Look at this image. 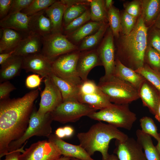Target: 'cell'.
<instances>
[{
  "label": "cell",
  "mask_w": 160,
  "mask_h": 160,
  "mask_svg": "<svg viewBox=\"0 0 160 160\" xmlns=\"http://www.w3.org/2000/svg\"><path fill=\"white\" fill-rule=\"evenodd\" d=\"M109 27L108 22H103L100 28L96 32L82 40L78 47V50L82 52L93 49L100 43Z\"/></svg>",
  "instance_id": "obj_29"
},
{
  "label": "cell",
  "mask_w": 160,
  "mask_h": 160,
  "mask_svg": "<svg viewBox=\"0 0 160 160\" xmlns=\"http://www.w3.org/2000/svg\"><path fill=\"white\" fill-rule=\"evenodd\" d=\"M147 46L155 49L160 53V29L154 25L148 29Z\"/></svg>",
  "instance_id": "obj_40"
},
{
  "label": "cell",
  "mask_w": 160,
  "mask_h": 160,
  "mask_svg": "<svg viewBox=\"0 0 160 160\" xmlns=\"http://www.w3.org/2000/svg\"><path fill=\"white\" fill-rule=\"evenodd\" d=\"M159 139L157 141L158 143L157 145L156 146V147L160 156V132L159 133Z\"/></svg>",
  "instance_id": "obj_54"
},
{
  "label": "cell",
  "mask_w": 160,
  "mask_h": 160,
  "mask_svg": "<svg viewBox=\"0 0 160 160\" xmlns=\"http://www.w3.org/2000/svg\"><path fill=\"white\" fill-rule=\"evenodd\" d=\"M135 71L142 76L160 92V72L151 69L145 64Z\"/></svg>",
  "instance_id": "obj_34"
},
{
  "label": "cell",
  "mask_w": 160,
  "mask_h": 160,
  "mask_svg": "<svg viewBox=\"0 0 160 160\" xmlns=\"http://www.w3.org/2000/svg\"><path fill=\"white\" fill-rule=\"evenodd\" d=\"M79 145L91 156L96 151L100 153L102 160L105 159L108 153L110 141L115 139L120 142L125 140L128 136L118 128L100 121L92 125L86 132L77 135Z\"/></svg>",
  "instance_id": "obj_3"
},
{
  "label": "cell",
  "mask_w": 160,
  "mask_h": 160,
  "mask_svg": "<svg viewBox=\"0 0 160 160\" xmlns=\"http://www.w3.org/2000/svg\"><path fill=\"white\" fill-rule=\"evenodd\" d=\"M103 22L91 21L87 22L72 32L65 35L67 38L78 42L96 32Z\"/></svg>",
  "instance_id": "obj_30"
},
{
  "label": "cell",
  "mask_w": 160,
  "mask_h": 160,
  "mask_svg": "<svg viewBox=\"0 0 160 160\" xmlns=\"http://www.w3.org/2000/svg\"><path fill=\"white\" fill-rule=\"evenodd\" d=\"M55 134L59 138L62 139L65 137V131L63 127H59L55 131Z\"/></svg>",
  "instance_id": "obj_50"
},
{
  "label": "cell",
  "mask_w": 160,
  "mask_h": 160,
  "mask_svg": "<svg viewBox=\"0 0 160 160\" xmlns=\"http://www.w3.org/2000/svg\"><path fill=\"white\" fill-rule=\"evenodd\" d=\"M60 91L63 101L77 100L78 86L57 76L52 73L49 76Z\"/></svg>",
  "instance_id": "obj_28"
},
{
  "label": "cell",
  "mask_w": 160,
  "mask_h": 160,
  "mask_svg": "<svg viewBox=\"0 0 160 160\" xmlns=\"http://www.w3.org/2000/svg\"><path fill=\"white\" fill-rule=\"evenodd\" d=\"M154 25L155 26L160 29V14Z\"/></svg>",
  "instance_id": "obj_55"
},
{
  "label": "cell",
  "mask_w": 160,
  "mask_h": 160,
  "mask_svg": "<svg viewBox=\"0 0 160 160\" xmlns=\"http://www.w3.org/2000/svg\"><path fill=\"white\" fill-rule=\"evenodd\" d=\"M57 146L49 140L39 141L21 153L19 160H58L61 156Z\"/></svg>",
  "instance_id": "obj_11"
},
{
  "label": "cell",
  "mask_w": 160,
  "mask_h": 160,
  "mask_svg": "<svg viewBox=\"0 0 160 160\" xmlns=\"http://www.w3.org/2000/svg\"><path fill=\"white\" fill-rule=\"evenodd\" d=\"M121 32L123 35L129 34L133 29L138 18L132 16L124 9L120 11Z\"/></svg>",
  "instance_id": "obj_37"
},
{
  "label": "cell",
  "mask_w": 160,
  "mask_h": 160,
  "mask_svg": "<svg viewBox=\"0 0 160 160\" xmlns=\"http://www.w3.org/2000/svg\"><path fill=\"white\" fill-rule=\"evenodd\" d=\"M66 5L62 0L56 1L44 10L52 25V33H62L63 30V20Z\"/></svg>",
  "instance_id": "obj_21"
},
{
  "label": "cell",
  "mask_w": 160,
  "mask_h": 160,
  "mask_svg": "<svg viewBox=\"0 0 160 160\" xmlns=\"http://www.w3.org/2000/svg\"><path fill=\"white\" fill-rule=\"evenodd\" d=\"M33 0H13L8 14L21 12L27 7Z\"/></svg>",
  "instance_id": "obj_42"
},
{
  "label": "cell",
  "mask_w": 160,
  "mask_h": 160,
  "mask_svg": "<svg viewBox=\"0 0 160 160\" xmlns=\"http://www.w3.org/2000/svg\"><path fill=\"white\" fill-rule=\"evenodd\" d=\"M81 51L77 50L60 55L51 62L53 73L62 79L78 86L81 82L77 71Z\"/></svg>",
  "instance_id": "obj_8"
},
{
  "label": "cell",
  "mask_w": 160,
  "mask_h": 160,
  "mask_svg": "<svg viewBox=\"0 0 160 160\" xmlns=\"http://www.w3.org/2000/svg\"><path fill=\"white\" fill-rule=\"evenodd\" d=\"M42 47V37L37 34L31 32L21 40L15 49L13 55L23 57L40 53Z\"/></svg>",
  "instance_id": "obj_19"
},
{
  "label": "cell",
  "mask_w": 160,
  "mask_h": 160,
  "mask_svg": "<svg viewBox=\"0 0 160 160\" xmlns=\"http://www.w3.org/2000/svg\"><path fill=\"white\" fill-rule=\"evenodd\" d=\"M97 66H102V64L96 49L81 52L76 69L82 81L87 80L90 71Z\"/></svg>",
  "instance_id": "obj_17"
},
{
  "label": "cell",
  "mask_w": 160,
  "mask_h": 160,
  "mask_svg": "<svg viewBox=\"0 0 160 160\" xmlns=\"http://www.w3.org/2000/svg\"><path fill=\"white\" fill-rule=\"evenodd\" d=\"M69 160H81L75 158H71Z\"/></svg>",
  "instance_id": "obj_57"
},
{
  "label": "cell",
  "mask_w": 160,
  "mask_h": 160,
  "mask_svg": "<svg viewBox=\"0 0 160 160\" xmlns=\"http://www.w3.org/2000/svg\"><path fill=\"white\" fill-rule=\"evenodd\" d=\"M108 20L114 39L119 37L121 32L120 12L113 6L107 12Z\"/></svg>",
  "instance_id": "obj_32"
},
{
  "label": "cell",
  "mask_w": 160,
  "mask_h": 160,
  "mask_svg": "<svg viewBox=\"0 0 160 160\" xmlns=\"http://www.w3.org/2000/svg\"><path fill=\"white\" fill-rule=\"evenodd\" d=\"M97 111L77 100H71L63 101L50 113L53 121L65 124L75 122Z\"/></svg>",
  "instance_id": "obj_7"
},
{
  "label": "cell",
  "mask_w": 160,
  "mask_h": 160,
  "mask_svg": "<svg viewBox=\"0 0 160 160\" xmlns=\"http://www.w3.org/2000/svg\"><path fill=\"white\" fill-rule=\"evenodd\" d=\"M140 98L144 106L155 115L159 104L160 92L150 82L145 80L139 90Z\"/></svg>",
  "instance_id": "obj_20"
},
{
  "label": "cell",
  "mask_w": 160,
  "mask_h": 160,
  "mask_svg": "<svg viewBox=\"0 0 160 160\" xmlns=\"http://www.w3.org/2000/svg\"><path fill=\"white\" fill-rule=\"evenodd\" d=\"M88 116L93 120L106 122L117 128L128 130L131 129L137 119L136 114L130 110L129 104L113 103Z\"/></svg>",
  "instance_id": "obj_5"
},
{
  "label": "cell",
  "mask_w": 160,
  "mask_h": 160,
  "mask_svg": "<svg viewBox=\"0 0 160 160\" xmlns=\"http://www.w3.org/2000/svg\"><path fill=\"white\" fill-rule=\"evenodd\" d=\"M15 50L12 51L0 54V64L2 65L7 60L10 58L14 54Z\"/></svg>",
  "instance_id": "obj_48"
},
{
  "label": "cell",
  "mask_w": 160,
  "mask_h": 160,
  "mask_svg": "<svg viewBox=\"0 0 160 160\" xmlns=\"http://www.w3.org/2000/svg\"><path fill=\"white\" fill-rule=\"evenodd\" d=\"M141 130L144 133L154 138L157 141L159 137L157 127L153 119L150 117L145 116L139 120Z\"/></svg>",
  "instance_id": "obj_38"
},
{
  "label": "cell",
  "mask_w": 160,
  "mask_h": 160,
  "mask_svg": "<svg viewBox=\"0 0 160 160\" xmlns=\"http://www.w3.org/2000/svg\"><path fill=\"white\" fill-rule=\"evenodd\" d=\"M23 57L13 55L1 65V83L8 81L19 75L23 69Z\"/></svg>",
  "instance_id": "obj_24"
},
{
  "label": "cell",
  "mask_w": 160,
  "mask_h": 160,
  "mask_svg": "<svg viewBox=\"0 0 160 160\" xmlns=\"http://www.w3.org/2000/svg\"><path fill=\"white\" fill-rule=\"evenodd\" d=\"M64 129L65 137H70L73 134L74 132L73 128L70 126H66L63 127Z\"/></svg>",
  "instance_id": "obj_49"
},
{
  "label": "cell",
  "mask_w": 160,
  "mask_h": 160,
  "mask_svg": "<svg viewBox=\"0 0 160 160\" xmlns=\"http://www.w3.org/2000/svg\"><path fill=\"white\" fill-rule=\"evenodd\" d=\"M16 89L15 87L8 81L0 84V100L9 98L10 93Z\"/></svg>",
  "instance_id": "obj_43"
},
{
  "label": "cell",
  "mask_w": 160,
  "mask_h": 160,
  "mask_svg": "<svg viewBox=\"0 0 160 160\" xmlns=\"http://www.w3.org/2000/svg\"><path fill=\"white\" fill-rule=\"evenodd\" d=\"M113 152L119 160H147L143 150L137 140L128 137L125 140L116 141Z\"/></svg>",
  "instance_id": "obj_14"
},
{
  "label": "cell",
  "mask_w": 160,
  "mask_h": 160,
  "mask_svg": "<svg viewBox=\"0 0 160 160\" xmlns=\"http://www.w3.org/2000/svg\"><path fill=\"white\" fill-rule=\"evenodd\" d=\"M137 141L143 150L147 160H160V156L153 143L151 136L138 129L136 132Z\"/></svg>",
  "instance_id": "obj_27"
},
{
  "label": "cell",
  "mask_w": 160,
  "mask_h": 160,
  "mask_svg": "<svg viewBox=\"0 0 160 160\" xmlns=\"http://www.w3.org/2000/svg\"><path fill=\"white\" fill-rule=\"evenodd\" d=\"M144 64L151 69L160 72V53L149 46H147L144 56Z\"/></svg>",
  "instance_id": "obj_35"
},
{
  "label": "cell",
  "mask_w": 160,
  "mask_h": 160,
  "mask_svg": "<svg viewBox=\"0 0 160 160\" xmlns=\"http://www.w3.org/2000/svg\"><path fill=\"white\" fill-rule=\"evenodd\" d=\"M142 16L147 28L153 25L160 14V0H142Z\"/></svg>",
  "instance_id": "obj_26"
},
{
  "label": "cell",
  "mask_w": 160,
  "mask_h": 160,
  "mask_svg": "<svg viewBox=\"0 0 160 160\" xmlns=\"http://www.w3.org/2000/svg\"><path fill=\"white\" fill-rule=\"evenodd\" d=\"M56 1L55 0H33L31 3L21 12L31 16L45 10Z\"/></svg>",
  "instance_id": "obj_36"
},
{
  "label": "cell",
  "mask_w": 160,
  "mask_h": 160,
  "mask_svg": "<svg viewBox=\"0 0 160 160\" xmlns=\"http://www.w3.org/2000/svg\"><path fill=\"white\" fill-rule=\"evenodd\" d=\"M97 85L112 103L129 104L140 98L137 89L113 74L101 77Z\"/></svg>",
  "instance_id": "obj_4"
},
{
  "label": "cell",
  "mask_w": 160,
  "mask_h": 160,
  "mask_svg": "<svg viewBox=\"0 0 160 160\" xmlns=\"http://www.w3.org/2000/svg\"><path fill=\"white\" fill-rule=\"evenodd\" d=\"M124 10L128 14L138 18L142 14V0H133L127 1L123 4Z\"/></svg>",
  "instance_id": "obj_41"
},
{
  "label": "cell",
  "mask_w": 160,
  "mask_h": 160,
  "mask_svg": "<svg viewBox=\"0 0 160 160\" xmlns=\"http://www.w3.org/2000/svg\"><path fill=\"white\" fill-rule=\"evenodd\" d=\"M41 81L40 75L32 74L28 76L26 78L25 84L27 87L33 89L39 87Z\"/></svg>",
  "instance_id": "obj_44"
},
{
  "label": "cell",
  "mask_w": 160,
  "mask_h": 160,
  "mask_svg": "<svg viewBox=\"0 0 160 160\" xmlns=\"http://www.w3.org/2000/svg\"><path fill=\"white\" fill-rule=\"evenodd\" d=\"M114 2V1L112 0H105V7L107 12L113 6Z\"/></svg>",
  "instance_id": "obj_51"
},
{
  "label": "cell",
  "mask_w": 160,
  "mask_h": 160,
  "mask_svg": "<svg viewBox=\"0 0 160 160\" xmlns=\"http://www.w3.org/2000/svg\"><path fill=\"white\" fill-rule=\"evenodd\" d=\"M44 10L30 16L31 32L44 37L52 33V25L49 19L45 15Z\"/></svg>",
  "instance_id": "obj_23"
},
{
  "label": "cell",
  "mask_w": 160,
  "mask_h": 160,
  "mask_svg": "<svg viewBox=\"0 0 160 160\" xmlns=\"http://www.w3.org/2000/svg\"><path fill=\"white\" fill-rule=\"evenodd\" d=\"M96 49L105 69V75L113 74L115 66V47L114 37L109 27Z\"/></svg>",
  "instance_id": "obj_13"
},
{
  "label": "cell",
  "mask_w": 160,
  "mask_h": 160,
  "mask_svg": "<svg viewBox=\"0 0 160 160\" xmlns=\"http://www.w3.org/2000/svg\"><path fill=\"white\" fill-rule=\"evenodd\" d=\"M87 9L86 5L82 4L74 5L67 8L63 15V27L82 15Z\"/></svg>",
  "instance_id": "obj_33"
},
{
  "label": "cell",
  "mask_w": 160,
  "mask_h": 160,
  "mask_svg": "<svg viewBox=\"0 0 160 160\" xmlns=\"http://www.w3.org/2000/svg\"><path fill=\"white\" fill-rule=\"evenodd\" d=\"M1 29L2 34L0 40V53L14 50L23 38L22 35L20 32L12 29Z\"/></svg>",
  "instance_id": "obj_25"
},
{
  "label": "cell",
  "mask_w": 160,
  "mask_h": 160,
  "mask_svg": "<svg viewBox=\"0 0 160 160\" xmlns=\"http://www.w3.org/2000/svg\"><path fill=\"white\" fill-rule=\"evenodd\" d=\"M42 41L41 53L51 62L60 55L78 50V47L62 33L42 37Z\"/></svg>",
  "instance_id": "obj_10"
},
{
  "label": "cell",
  "mask_w": 160,
  "mask_h": 160,
  "mask_svg": "<svg viewBox=\"0 0 160 160\" xmlns=\"http://www.w3.org/2000/svg\"><path fill=\"white\" fill-rule=\"evenodd\" d=\"M45 87L41 94V99L37 113L44 116L50 113L63 101L61 93L51 78H44Z\"/></svg>",
  "instance_id": "obj_12"
},
{
  "label": "cell",
  "mask_w": 160,
  "mask_h": 160,
  "mask_svg": "<svg viewBox=\"0 0 160 160\" xmlns=\"http://www.w3.org/2000/svg\"><path fill=\"white\" fill-rule=\"evenodd\" d=\"M155 116L156 119L160 123V97L158 108Z\"/></svg>",
  "instance_id": "obj_52"
},
{
  "label": "cell",
  "mask_w": 160,
  "mask_h": 160,
  "mask_svg": "<svg viewBox=\"0 0 160 160\" xmlns=\"http://www.w3.org/2000/svg\"><path fill=\"white\" fill-rule=\"evenodd\" d=\"M30 16L21 12L8 14L0 20L1 29L9 28L28 35L31 33Z\"/></svg>",
  "instance_id": "obj_18"
},
{
  "label": "cell",
  "mask_w": 160,
  "mask_h": 160,
  "mask_svg": "<svg viewBox=\"0 0 160 160\" xmlns=\"http://www.w3.org/2000/svg\"><path fill=\"white\" fill-rule=\"evenodd\" d=\"M49 141L58 148L62 155L81 160H96L92 159L86 151L79 145H76L68 143L51 134L47 137Z\"/></svg>",
  "instance_id": "obj_16"
},
{
  "label": "cell",
  "mask_w": 160,
  "mask_h": 160,
  "mask_svg": "<svg viewBox=\"0 0 160 160\" xmlns=\"http://www.w3.org/2000/svg\"><path fill=\"white\" fill-rule=\"evenodd\" d=\"M80 103L97 110L108 107L112 103L95 81L87 79L78 86L77 98Z\"/></svg>",
  "instance_id": "obj_9"
},
{
  "label": "cell",
  "mask_w": 160,
  "mask_h": 160,
  "mask_svg": "<svg viewBox=\"0 0 160 160\" xmlns=\"http://www.w3.org/2000/svg\"><path fill=\"white\" fill-rule=\"evenodd\" d=\"M113 74L129 83L138 91L146 79L135 71L122 64L115 59V66Z\"/></svg>",
  "instance_id": "obj_22"
},
{
  "label": "cell",
  "mask_w": 160,
  "mask_h": 160,
  "mask_svg": "<svg viewBox=\"0 0 160 160\" xmlns=\"http://www.w3.org/2000/svg\"><path fill=\"white\" fill-rule=\"evenodd\" d=\"M148 29L141 15L138 18L134 28L129 34L120 33L118 38H114L115 59L134 71L143 67L147 47Z\"/></svg>",
  "instance_id": "obj_2"
},
{
  "label": "cell",
  "mask_w": 160,
  "mask_h": 160,
  "mask_svg": "<svg viewBox=\"0 0 160 160\" xmlns=\"http://www.w3.org/2000/svg\"><path fill=\"white\" fill-rule=\"evenodd\" d=\"M39 95L38 89L21 97L0 100V158L9 152L10 143L20 138L26 131Z\"/></svg>",
  "instance_id": "obj_1"
},
{
  "label": "cell",
  "mask_w": 160,
  "mask_h": 160,
  "mask_svg": "<svg viewBox=\"0 0 160 160\" xmlns=\"http://www.w3.org/2000/svg\"><path fill=\"white\" fill-rule=\"evenodd\" d=\"M23 69L26 72L37 74L44 78L53 73L51 62L41 53L23 57Z\"/></svg>",
  "instance_id": "obj_15"
},
{
  "label": "cell",
  "mask_w": 160,
  "mask_h": 160,
  "mask_svg": "<svg viewBox=\"0 0 160 160\" xmlns=\"http://www.w3.org/2000/svg\"><path fill=\"white\" fill-rule=\"evenodd\" d=\"M90 14L91 19L93 21L108 22L107 11L105 6V0H91Z\"/></svg>",
  "instance_id": "obj_31"
},
{
  "label": "cell",
  "mask_w": 160,
  "mask_h": 160,
  "mask_svg": "<svg viewBox=\"0 0 160 160\" xmlns=\"http://www.w3.org/2000/svg\"><path fill=\"white\" fill-rule=\"evenodd\" d=\"M52 121L50 113L41 116L39 115L37 111L34 109L28 128L20 138L10 143L9 147V152L20 148L29 138L33 136L47 137L52 132Z\"/></svg>",
  "instance_id": "obj_6"
},
{
  "label": "cell",
  "mask_w": 160,
  "mask_h": 160,
  "mask_svg": "<svg viewBox=\"0 0 160 160\" xmlns=\"http://www.w3.org/2000/svg\"><path fill=\"white\" fill-rule=\"evenodd\" d=\"M13 0H0V18L7 16L11 9Z\"/></svg>",
  "instance_id": "obj_45"
},
{
  "label": "cell",
  "mask_w": 160,
  "mask_h": 160,
  "mask_svg": "<svg viewBox=\"0 0 160 160\" xmlns=\"http://www.w3.org/2000/svg\"><path fill=\"white\" fill-rule=\"evenodd\" d=\"M23 146L15 150L9 152L5 155V159L3 160H19V155L24 151Z\"/></svg>",
  "instance_id": "obj_46"
},
{
  "label": "cell",
  "mask_w": 160,
  "mask_h": 160,
  "mask_svg": "<svg viewBox=\"0 0 160 160\" xmlns=\"http://www.w3.org/2000/svg\"><path fill=\"white\" fill-rule=\"evenodd\" d=\"M91 19L90 9H87L81 15L63 27L66 35L72 33L87 23Z\"/></svg>",
  "instance_id": "obj_39"
},
{
  "label": "cell",
  "mask_w": 160,
  "mask_h": 160,
  "mask_svg": "<svg viewBox=\"0 0 160 160\" xmlns=\"http://www.w3.org/2000/svg\"><path fill=\"white\" fill-rule=\"evenodd\" d=\"M71 158L64 156H61L58 160H69Z\"/></svg>",
  "instance_id": "obj_56"
},
{
  "label": "cell",
  "mask_w": 160,
  "mask_h": 160,
  "mask_svg": "<svg viewBox=\"0 0 160 160\" xmlns=\"http://www.w3.org/2000/svg\"><path fill=\"white\" fill-rule=\"evenodd\" d=\"M104 160H119L116 155L113 154H109L108 157Z\"/></svg>",
  "instance_id": "obj_53"
},
{
  "label": "cell",
  "mask_w": 160,
  "mask_h": 160,
  "mask_svg": "<svg viewBox=\"0 0 160 160\" xmlns=\"http://www.w3.org/2000/svg\"><path fill=\"white\" fill-rule=\"evenodd\" d=\"M63 3L66 5L67 7L71 6L78 4H82L85 5H89L91 0H62Z\"/></svg>",
  "instance_id": "obj_47"
}]
</instances>
